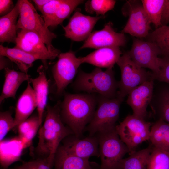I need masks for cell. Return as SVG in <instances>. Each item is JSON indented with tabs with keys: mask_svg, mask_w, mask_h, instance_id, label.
Here are the masks:
<instances>
[{
	"mask_svg": "<svg viewBox=\"0 0 169 169\" xmlns=\"http://www.w3.org/2000/svg\"><path fill=\"white\" fill-rule=\"evenodd\" d=\"M0 55L8 57L15 63L21 72L27 73L33 63L38 60L45 63L47 60L55 58L50 55H40L31 54L14 47L13 48L0 45Z\"/></svg>",
	"mask_w": 169,
	"mask_h": 169,
	"instance_id": "e0dca14e",
	"label": "cell"
},
{
	"mask_svg": "<svg viewBox=\"0 0 169 169\" xmlns=\"http://www.w3.org/2000/svg\"><path fill=\"white\" fill-rule=\"evenodd\" d=\"M28 80L26 88L18 99L16 105L14 128L28 118L37 107L34 91Z\"/></svg>",
	"mask_w": 169,
	"mask_h": 169,
	"instance_id": "ffe728a7",
	"label": "cell"
},
{
	"mask_svg": "<svg viewBox=\"0 0 169 169\" xmlns=\"http://www.w3.org/2000/svg\"><path fill=\"white\" fill-rule=\"evenodd\" d=\"M44 122L38 132V141L36 151L38 157H49L54 160L56 151L62 141L74 134L62 121L59 107L48 105Z\"/></svg>",
	"mask_w": 169,
	"mask_h": 169,
	"instance_id": "7a4b0ae2",
	"label": "cell"
},
{
	"mask_svg": "<svg viewBox=\"0 0 169 169\" xmlns=\"http://www.w3.org/2000/svg\"><path fill=\"white\" fill-rule=\"evenodd\" d=\"M160 71L156 75L153 76L155 80L169 85V56L161 58Z\"/></svg>",
	"mask_w": 169,
	"mask_h": 169,
	"instance_id": "8d00e7d4",
	"label": "cell"
},
{
	"mask_svg": "<svg viewBox=\"0 0 169 169\" xmlns=\"http://www.w3.org/2000/svg\"><path fill=\"white\" fill-rule=\"evenodd\" d=\"M126 43L124 33L115 32L112 23L110 21L101 30L91 33L80 49L91 48L98 49L109 47L123 46Z\"/></svg>",
	"mask_w": 169,
	"mask_h": 169,
	"instance_id": "5bb4252c",
	"label": "cell"
},
{
	"mask_svg": "<svg viewBox=\"0 0 169 169\" xmlns=\"http://www.w3.org/2000/svg\"><path fill=\"white\" fill-rule=\"evenodd\" d=\"M118 47H104L97 49L85 56L79 57L83 63H87L100 68H113L122 54Z\"/></svg>",
	"mask_w": 169,
	"mask_h": 169,
	"instance_id": "ac0fdd59",
	"label": "cell"
},
{
	"mask_svg": "<svg viewBox=\"0 0 169 169\" xmlns=\"http://www.w3.org/2000/svg\"><path fill=\"white\" fill-rule=\"evenodd\" d=\"M127 52L137 65L150 69L153 73V76L159 73L161 59L159 56L161 55V52L155 43L134 38L131 50Z\"/></svg>",
	"mask_w": 169,
	"mask_h": 169,
	"instance_id": "30bf717a",
	"label": "cell"
},
{
	"mask_svg": "<svg viewBox=\"0 0 169 169\" xmlns=\"http://www.w3.org/2000/svg\"><path fill=\"white\" fill-rule=\"evenodd\" d=\"M103 16L85 15L79 10H76L67 25L63 27L65 36L74 41L85 40L97 21L103 18Z\"/></svg>",
	"mask_w": 169,
	"mask_h": 169,
	"instance_id": "4fadbf2b",
	"label": "cell"
},
{
	"mask_svg": "<svg viewBox=\"0 0 169 169\" xmlns=\"http://www.w3.org/2000/svg\"><path fill=\"white\" fill-rule=\"evenodd\" d=\"M97 107L85 130L89 136L115 128L122 100L117 97L108 98L97 95Z\"/></svg>",
	"mask_w": 169,
	"mask_h": 169,
	"instance_id": "8992f818",
	"label": "cell"
},
{
	"mask_svg": "<svg viewBox=\"0 0 169 169\" xmlns=\"http://www.w3.org/2000/svg\"><path fill=\"white\" fill-rule=\"evenodd\" d=\"M160 82L156 85L154 84L153 95L149 105L158 120L169 123V85Z\"/></svg>",
	"mask_w": 169,
	"mask_h": 169,
	"instance_id": "d6986e66",
	"label": "cell"
},
{
	"mask_svg": "<svg viewBox=\"0 0 169 169\" xmlns=\"http://www.w3.org/2000/svg\"><path fill=\"white\" fill-rule=\"evenodd\" d=\"M84 1L81 0H63L54 14L47 24V27H55L61 24L68 18L79 5Z\"/></svg>",
	"mask_w": 169,
	"mask_h": 169,
	"instance_id": "83f0119b",
	"label": "cell"
},
{
	"mask_svg": "<svg viewBox=\"0 0 169 169\" xmlns=\"http://www.w3.org/2000/svg\"><path fill=\"white\" fill-rule=\"evenodd\" d=\"M15 44L16 48L34 54L50 55L56 58L61 53L59 49L49 50L38 35L28 30L21 29L17 34Z\"/></svg>",
	"mask_w": 169,
	"mask_h": 169,
	"instance_id": "2e32d148",
	"label": "cell"
},
{
	"mask_svg": "<svg viewBox=\"0 0 169 169\" xmlns=\"http://www.w3.org/2000/svg\"><path fill=\"white\" fill-rule=\"evenodd\" d=\"M147 169H169V152L153 146L149 157Z\"/></svg>",
	"mask_w": 169,
	"mask_h": 169,
	"instance_id": "4dcf8cb0",
	"label": "cell"
},
{
	"mask_svg": "<svg viewBox=\"0 0 169 169\" xmlns=\"http://www.w3.org/2000/svg\"><path fill=\"white\" fill-rule=\"evenodd\" d=\"M169 23V0H165L161 20V26L167 25Z\"/></svg>",
	"mask_w": 169,
	"mask_h": 169,
	"instance_id": "f35d334b",
	"label": "cell"
},
{
	"mask_svg": "<svg viewBox=\"0 0 169 169\" xmlns=\"http://www.w3.org/2000/svg\"><path fill=\"white\" fill-rule=\"evenodd\" d=\"M12 111L7 110L0 113V141L3 140L8 131L14 128V118Z\"/></svg>",
	"mask_w": 169,
	"mask_h": 169,
	"instance_id": "e575fe53",
	"label": "cell"
},
{
	"mask_svg": "<svg viewBox=\"0 0 169 169\" xmlns=\"http://www.w3.org/2000/svg\"><path fill=\"white\" fill-rule=\"evenodd\" d=\"M116 64L121 71L117 97L123 100L135 87L147 81L154 80L152 72L147 71L136 64L127 52L121 56Z\"/></svg>",
	"mask_w": 169,
	"mask_h": 169,
	"instance_id": "52a82bcc",
	"label": "cell"
},
{
	"mask_svg": "<svg viewBox=\"0 0 169 169\" xmlns=\"http://www.w3.org/2000/svg\"><path fill=\"white\" fill-rule=\"evenodd\" d=\"M13 4L12 0H0V16H3L9 13L13 9Z\"/></svg>",
	"mask_w": 169,
	"mask_h": 169,
	"instance_id": "74e56055",
	"label": "cell"
},
{
	"mask_svg": "<svg viewBox=\"0 0 169 169\" xmlns=\"http://www.w3.org/2000/svg\"><path fill=\"white\" fill-rule=\"evenodd\" d=\"M54 160L47 157H38L33 160L23 161L19 166L8 169H52Z\"/></svg>",
	"mask_w": 169,
	"mask_h": 169,
	"instance_id": "836d02e7",
	"label": "cell"
},
{
	"mask_svg": "<svg viewBox=\"0 0 169 169\" xmlns=\"http://www.w3.org/2000/svg\"><path fill=\"white\" fill-rule=\"evenodd\" d=\"M95 135L98 139L101 161L99 169H122L123 158L129 153V150L120 139L115 128Z\"/></svg>",
	"mask_w": 169,
	"mask_h": 169,
	"instance_id": "277c9868",
	"label": "cell"
},
{
	"mask_svg": "<svg viewBox=\"0 0 169 169\" xmlns=\"http://www.w3.org/2000/svg\"><path fill=\"white\" fill-rule=\"evenodd\" d=\"M95 163L89 159L56 152L54 166V169H96Z\"/></svg>",
	"mask_w": 169,
	"mask_h": 169,
	"instance_id": "d4e9b609",
	"label": "cell"
},
{
	"mask_svg": "<svg viewBox=\"0 0 169 169\" xmlns=\"http://www.w3.org/2000/svg\"><path fill=\"white\" fill-rule=\"evenodd\" d=\"M29 81L32 84L35 92L38 115L41 126L44 112L47 107L49 93L48 81L44 72L41 71L39 72L37 77L30 78Z\"/></svg>",
	"mask_w": 169,
	"mask_h": 169,
	"instance_id": "cb8c5ba5",
	"label": "cell"
},
{
	"mask_svg": "<svg viewBox=\"0 0 169 169\" xmlns=\"http://www.w3.org/2000/svg\"><path fill=\"white\" fill-rule=\"evenodd\" d=\"M148 41L158 46L163 57L169 56V25L163 26L149 33Z\"/></svg>",
	"mask_w": 169,
	"mask_h": 169,
	"instance_id": "f1b7e54d",
	"label": "cell"
},
{
	"mask_svg": "<svg viewBox=\"0 0 169 169\" xmlns=\"http://www.w3.org/2000/svg\"><path fill=\"white\" fill-rule=\"evenodd\" d=\"M136 1L126 2L123 8L125 15L129 16L127 22L121 32L137 38L147 37L151 29V21L142 3Z\"/></svg>",
	"mask_w": 169,
	"mask_h": 169,
	"instance_id": "8fae6325",
	"label": "cell"
},
{
	"mask_svg": "<svg viewBox=\"0 0 169 169\" xmlns=\"http://www.w3.org/2000/svg\"><path fill=\"white\" fill-rule=\"evenodd\" d=\"M51 0H33L37 9L40 11L42 8L46 4L49 3Z\"/></svg>",
	"mask_w": 169,
	"mask_h": 169,
	"instance_id": "ab89813d",
	"label": "cell"
},
{
	"mask_svg": "<svg viewBox=\"0 0 169 169\" xmlns=\"http://www.w3.org/2000/svg\"><path fill=\"white\" fill-rule=\"evenodd\" d=\"M116 1L113 0H90L85 3V10L90 14L95 13L98 16H104L114 8Z\"/></svg>",
	"mask_w": 169,
	"mask_h": 169,
	"instance_id": "1f68e13d",
	"label": "cell"
},
{
	"mask_svg": "<svg viewBox=\"0 0 169 169\" xmlns=\"http://www.w3.org/2000/svg\"><path fill=\"white\" fill-rule=\"evenodd\" d=\"M0 163L2 169H8L14 162L21 160L23 150L27 147L18 137L0 141Z\"/></svg>",
	"mask_w": 169,
	"mask_h": 169,
	"instance_id": "44dd1931",
	"label": "cell"
},
{
	"mask_svg": "<svg viewBox=\"0 0 169 169\" xmlns=\"http://www.w3.org/2000/svg\"><path fill=\"white\" fill-rule=\"evenodd\" d=\"M149 140L153 146L169 152V123L157 120L152 125Z\"/></svg>",
	"mask_w": 169,
	"mask_h": 169,
	"instance_id": "484cf974",
	"label": "cell"
},
{
	"mask_svg": "<svg viewBox=\"0 0 169 169\" xmlns=\"http://www.w3.org/2000/svg\"><path fill=\"white\" fill-rule=\"evenodd\" d=\"M151 122L133 114L128 115L122 121L116 125V131L121 140L126 145L129 153L136 151L138 146L149 140Z\"/></svg>",
	"mask_w": 169,
	"mask_h": 169,
	"instance_id": "ba28073f",
	"label": "cell"
},
{
	"mask_svg": "<svg viewBox=\"0 0 169 169\" xmlns=\"http://www.w3.org/2000/svg\"><path fill=\"white\" fill-rule=\"evenodd\" d=\"M64 94L59 107L61 119L76 136L81 138L96 110L97 95L87 93Z\"/></svg>",
	"mask_w": 169,
	"mask_h": 169,
	"instance_id": "6da1fadb",
	"label": "cell"
},
{
	"mask_svg": "<svg viewBox=\"0 0 169 169\" xmlns=\"http://www.w3.org/2000/svg\"><path fill=\"white\" fill-rule=\"evenodd\" d=\"M153 146L138 151H135L129 155L122 161V169H147L149 157Z\"/></svg>",
	"mask_w": 169,
	"mask_h": 169,
	"instance_id": "4316f807",
	"label": "cell"
},
{
	"mask_svg": "<svg viewBox=\"0 0 169 169\" xmlns=\"http://www.w3.org/2000/svg\"><path fill=\"white\" fill-rule=\"evenodd\" d=\"M19 14L17 1L13 9L8 14L0 18V42L15 43L17 37V19Z\"/></svg>",
	"mask_w": 169,
	"mask_h": 169,
	"instance_id": "603a6c76",
	"label": "cell"
},
{
	"mask_svg": "<svg viewBox=\"0 0 169 169\" xmlns=\"http://www.w3.org/2000/svg\"><path fill=\"white\" fill-rule=\"evenodd\" d=\"M118 83L113 68L103 71L96 67L90 73L79 70L73 87L77 91L98 94L108 98L117 97Z\"/></svg>",
	"mask_w": 169,
	"mask_h": 169,
	"instance_id": "3957f363",
	"label": "cell"
},
{
	"mask_svg": "<svg viewBox=\"0 0 169 169\" xmlns=\"http://www.w3.org/2000/svg\"><path fill=\"white\" fill-rule=\"evenodd\" d=\"M52 68V74L56 89V94H62L67 86L72 82L82 64L79 57L70 50L61 53Z\"/></svg>",
	"mask_w": 169,
	"mask_h": 169,
	"instance_id": "9c48e42d",
	"label": "cell"
},
{
	"mask_svg": "<svg viewBox=\"0 0 169 169\" xmlns=\"http://www.w3.org/2000/svg\"><path fill=\"white\" fill-rule=\"evenodd\" d=\"M5 79L0 96V104L6 99H15L17 91L24 81H28L30 77L27 73L19 72L7 67L4 69Z\"/></svg>",
	"mask_w": 169,
	"mask_h": 169,
	"instance_id": "7402d4cb",
	"label": "cell"
},
{
	"mask_svg": "<svg viewBox=\"0 0 169 169\" xmlns=\"http://www.w3.org/2000/svg\"><path fill=\"white\" fill-rule=\"evenodd\" d=\"M63 0H51L40 11L46 25L50 21Z\"/></svg>",
	"mask_w": 169,
	"mask_h": 169,
	"instance_id": "d590c367",
	"label": "cell"
},
{
	"mask_svg": "<svg viewBox=\"0 0 169 169\" xmlns=\"http://www.w3.org/2000/svg\"><path fill=\"white\" fill-rule=\"evenodd\" d=\"M40 126L41 125L38 115L29 117L17 126L18 137L21 138L26 135L36 134Z\"/></svg>",
	"mask_w": 169,
	"mask_h": 169,
	"instance_id": "d6a6232c",
	"label": "cell"
},
{
	"mask_svg": "<svg viewBox=\"0 0 169 169\" xmlns=\"http://www.w3.org/2000/svg\"><path fill=\"white\" fill-rule=\"evenodd\" d=\"M56 152L84 158L100 157L98 141L95 135L81 139L74 134L70 135L62 141Z\"/></svg>",
	"mask_w": 169,
	"mask_h": 169,
	"instance_id": "7c38bea8",
	"label": "cell"
},
{
	"mask_svg": "<svg viewBox=\"0 0 169 169\" xmlns=\"http://www.w3.org/2000/svg\"><path fill=\"white\" fill-rule=\"evenodd\" d=\"M165 0H142L143 7L156 29L161 26V20Z\"/></svg>",
	"mask_w": 169,
	"mask_h": 169,
	"instance_id": "f546056e",
	"label": "cell"
},
{
	"mask_svg": "<svg viewBox=\"0 0 169 169\" xmlns=\"http://www.w3.org/2000/svg\"><path fill=\"white\" fill-rule=\"evenodd\" d=\"M19 14L17 28L33 32L41 38L48 49L52 51L58 49L52 45V41L57 35L50 31L42 17L39 14L33 5L27 0H18Z\"/></svg>",
	"mask_w": 169,
	"mask_h": 169,
	"instance_id": "5b68a950",
	"label": "cell"
},
{
	"mask_svg": "<svg viewBox=\"0 0 169 169\" xmlns=\"http://www.w3.org/2000/svg\"><path fill=\"white\" fill-rule=\"evenodd\" d=\"M4 57L0 55V70H2L3 69H5V68H7L6 67V61L4 59Z\"/></svg>",
	"mask_w": 169,
	"mask_h": 169,
	"instance_id": "60d3db41",
	"label": "cell"
},
{
	"mask_svg": "<svg viewBox=\"0 0 169 169\" xmlns=\"http://www.w3.org/2000/svg\"><path fill=\"white\" fill-rule=\"evenodd\" d=\"M155 80L146 81L135 87L128 94L126 102L133 110V115L145 119L147 115V107L153 95Z\"/></svg>",
	"mask_w": 169,
	"mask_h": 169,
	"instance_id": "9a60e30c",
	"label": "cell"
}]
</instances>
